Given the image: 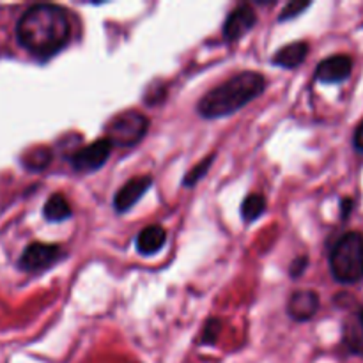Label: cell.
Returning a JSON list of instances; mask_svg holds the SVG:
<instances>
[{
	"mask_svg": "<svg viewBox=\"0 0 363 363\" xmlns=\"http://www.w3.org/2000/svg\"><path fill=\"white\" fill-rule=\"evenodd\" d=\"M16 38L30 55L48 59L69 45V16L55 4H34L18 20Z\"/></svg>",
	"mask_w": 363,
	"mask_h": 363,
	"instance_id": "1",
	"label": "cell"
},
{
	"mask_svg": "<svg viewBox=\"0 0 363 363\" xmlns=\"http://www.w3.org/2000/svg\"><path fill=\"white\" fill-rule=\"evenodd\" d=\"M266 91V78L257 71H241L223 84L206 92L197 105L204 119H220L236 113Z\"/></svg>",
	"mask_w": 363,
	"mask_h": 363,
	"instance_id": "2",
	"label": "cell"
},
{
	"mask_svg": "<svg viewBox=\"0 0 363 363\" xmlns=\"http://www.w3.org/2000/svg\"><path fill=\"white\" fill-rule=\"evenodd\" d=\"M333 279L344 286H353L363 279V234L346 233L339 238L330 254Z\"/></svg>",
	"mask_w": 363,
	"mask_h": 363,
	"instance_id": "3",
	"label": "cell"
},
{
	"mask_svg": "<svg viewBox=\"0 0 363 363\" xmlns=\"http://www.w3.org/2000/svg\"><path fill=\"white\" fill-rule=\"evenodd\" d=\"M149 130V119L142 112L137 110H126L112 119L106 124V137L112 145L119 147H133L140 144Z\"/></svg>",
	"mask_w": 363,
	"mask_h": 363,
	"instance_id": "4",
	"label": "cell"
},
{
	"mask_svg": "<svg viewBox=\"0 0 363 363\" xmlns=\"http://www.w3.org/2000/svg\"><path fill=\"white\" fill-rule=\"evenodd\" d=\"M113 145L110 144L108 138H99V140L92 142V144L85 145V147L78 149L73 156H71V167L77 172H94L99 170L110 158Z\"/></svg>",
	"mask_w": 363,
	"mask_h": 363,
	"instance_id": "5",
	"label": "cell"
},
{
	"mask_svg": "<svg viewBox=\"0 0 363 363\" xmlns=\"http://www.w3.org/2000/svg\"><path fill=\"white\" fill-rule=\"evenodd\" d=\"M62 255V250L57 245L48 243H30L21 254L18 261V268L28 273L45 272L52 264H55Z\"/></svg>",
	"mask_w": 363,
	"mask_h": 363,
	"instance_id": "6",
	"label": "cell"
},
{
	"mask_svg": "<svg viewBox=\"0 0 363 363\" xmlns=\"http://www.w3.org/2000/svg\"><path fill=\"white\" fill-rule=\"evenodd\" d=\"M255 25H257V13H255L252 6L243 4V6L230 11L225 23H223L222 34L227 43H233L243 38L245 34H248Z\"/></svg>",
	"mask_w": 363,
	"mask_h": 363,
	"instance_id": "7",
	"label": "cell"
},
{
	"mask_svg": "<svg viewBox=\"0 0 363 363\" xmlns=\"http://www.w3.org/2000/svg\"><path fill=\"white\" fill-rule=\"evenodd\" d=\"M152 186L151 176H137L123 184L113 195V208L117 213H128Z\"/></svg>",
	"mask_w": 363,
	"mask_h": 363,
	"instance_id": "8",
	"label": "cell"
},
{
	"mask_svg": "<svg viewBox=\"0 0 363 363\" xmlns=\"http://www.w3.org/2000/svg\"><path fill=\"white\" fill-rule=\"evenodd\" d=\"M351 71H353V59L344 53H337L318 64L315 80L321 84H340L351 77Z\"/></svg>",
	"mask_w": 363,
	"mask_h": 363,
	"instance_id": "9",
	"label": "cell"
},
{
	"mask_svg": "<svg viewBox=\"0 0 363 363\" xmlns=\"http://www.w3.org/2000/svg\"><path fill=\"white\" fill-rule=\"evenodd\" d=\"M319 311V296L318 293L308 289L294 291L287 301V314L294 319V321H308L314 318Z\"/></svg>",
	"mask_w": 363,
	"mask_h": 363,
	"instance_id": "10",
	"label": "cell"
},
{
	"mask_svg": "<svg viewBox=\"0 0 363 363\" xmlns=\"http://www.w3.org/2000/svg\"><path fill=\"white\" fill-rule=\"evenodd\" d=\"M167 233L162 225H147L138 233L137 236V252L144 257L155 255L165 247Z\"/></svg>",
	"mask_w": 363,
	"mask_h": 363,
	"instance_id": "11",
	"label": "cell"
},
{
	"mask_svg": "<svg viewBox=\"0 0 363 363\" xmlns=\"http://www.w3.org/2000/svg\"><path fill=\"white\" fill-rule=\"evenodd\" d=\"M308 53V45L305 41H296L289 43V45L282 46L279 52L273 55L272 62L275 66L284 67V69H296L301 64L305 62Z\"/></svg>",
	"mask_w": 363,
	"mask_h": 363,
	"instance_id": "12",
	"label": "cell"
},
{
	"mask_svg": "<svg viewBox=\"0 0 363 363\" xmlns=\"http://www.w3.org/2000/svg\"><path fill=\"white\" fill-rule=\"evenodd\" d=\"M43 215L48 222L52 223H60L66 222L71 218L73 211H71V206L67 202V199L62 194H53L50 195L48 201H46L45 208H43Z\"/></svg>",
	"mask_w": 363,
	"mask_h": 363,
	"instance_id": "13",
	"label": "cell"
},
{
	"mask_svg": "<svg viewBox=\"0 0 363 363\" xmlns=\"http://www.w3.org/2000/svg\"><path fill=\"white\" fill-rule=\"evenodd\" d=\"M266 211V199L261 194H250L245 197L241 204V218L243 222L252 223L261 218Z\"/></svg>",
	"mask_w": 363,
	"mask_h": 363,
	"instance_id": "14",
	"label": "cell"
},
{
	"mask_svg": "<svg viewBox=\"0 0 363 363\" xmlns=\"http://www.w3.org/2000/svg\"><path fill=\"white\" fill-rule=\"evenodd\" d=\"M52 162V152L46 147H35L28 151L23 158V165L32 172H41L43 169L50 165Z\"/></svg>",
	"mask_w": 363,
	"mask_h": 363,
	"instance_id": "15",
	"label": "cell"
},
{
	"mask_svg": "<svg viewBox=\"0 0 363 363\" xmlns=\"http://www.w3.org/2000/svg\"><path fill=\"white\" fill-rule=\"evenodd\" d=\"M213 163H215V155L206 156V158L202 160V162H199L197 165H195L194 169H191L190 172H188L186 176H184V179H183L184 186L190 188V186H194V184H197L199 181H201L202 177H204L206 174L209 172V169H211Z\"/></svg>",
	"mask_w": 363,
	"mask_h": 363,
	"instance_id": "16",
	"label": "cell"
},
{
	"mask_svg": "<svg viewBox=\"0 0 363 363\" xmlns=\"http://www.w3.org/2000/svg\"><path fill=\"white\" fill-rule=\"evenodd\" d=\"M220 332H222V321L218 318L208 319L201 335L202 346H215L220 337Z\"/></svg>",
	"mask_w": 363,
	"mask_h": 363,
	"instance_id": "17",
	"label": "cell"
},
{
	"mask_svg": "<svg viewBox=\"0 0 363 363\" xmlns=\"http://www.w3.org/2000/svg\"><path fill=\"white\" fill-rule=\"evenodd\" d=\"M308 7H311V2H298V0H294V2H289L286 7H284V11L280 13L279 20L280 21L293 20V18L300 16L305 9H308Z\"/></svg>",
	"mask_w": 363,
	"mask_h": 363,
	"instance_id": "18",
	"label": "cell"
},
{
	"mask_svg": "<svg viewBox=\"0 0 363 363\" xmlns=\"http://www.w3.org/2000/svg\"><path fill=\"white\" fill-rule=\"evenodd\" d=\"M308 266V259L307 257H296L293 261V264H291L289 268V273L293 279H298V277H301L305 273V268Z\"/></svg>",
	"mask_w": 363,
	"mask_h": 363,
	"instance_id": "19",
	"label": "cell"
},
{
	"mask_svg": "<svg viewBox=\"0 0 363 363\" xmlns=\"http://www.w3.org/2000/svg\"><path fill=\"white\" fill-rule=\"evenodd\" d=\"M353 144H354V147H357V151L362 152V155H363V121L360 124H358L357 131H354Z\"/></svg>",
	"mask_w": 363,
	"mask_h": 363,
	"instance_id": "20",
	"label": "cell"
},
{
	"mask_svg": "<svg viewBox=\"0 0 363 363\" xmlns=\"http://www.w3.org/2000/svg\"><path fill=\"white\" fill-rule=\"evenodd\" d=\"M351 208H353V202H351L350 199H344V202H342V218H347Z\"/></svg>",
	"mask_w": 363,
	"mask_h": 363,
	"instance_id": "21",
	"label": "cell"
},
{
	"mask_svg": "<svg viewBox=\"0 0 363 363\" xmlns=\"http://www.w3.org/2000/svg\"><path fill=\"white\" fill-rule=\"evenodd\" d=\"M358 323H360V326H362V330H363V308H362L360 315H358Z\"/></svg>",
	"mask_w": 363,
	"mask_h": 363,
	"instance_id": "22",
	"label": "cell"
}]
</instances>
